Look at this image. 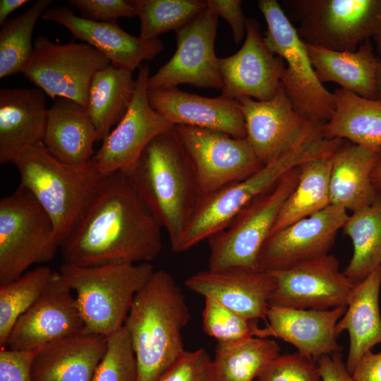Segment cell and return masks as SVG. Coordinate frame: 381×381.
I'll use <instances>...</instances> for the list:
<instances>
[{"label": "cell", "mask_w": 381, "mask_h": 381, "mask_svg": "<svg viewBox=\"0 0 381 381\" xmlns=\"http://www.w3.org/2000/svg\"><path fill=\"white\" fill-rule=\"evenodd\" d=\"M41 347L32 350H0V381H32L31 369Z\"/></svg>", "instance_id": "43"}, {"label": "cell", "mask_w": 381, "mask_h": 381, "mask_svg": "<svg viewBox=\"0 0 381 381\" xmlns=\"http://www.w3.org/2000/svg\"><path fill=\"white\" fill-rule=\"evenodd\" d=\"M299 166L245 206L222 231L211 236L209 270L258 269L261 248L271 234L280 210L298 181Z\"/></svg>", "instance_id": "10"}, {"label": "cell", "mask_w": 381, "mask_h": 381, "mask_svg": "<svg viewBox=\"0 0 381 381\" xmlns=\"http://www.w3.org/2000/svg\"><path fill=\"white\" fill-rule=\"evenodd\" d=\"M33 46L24 77L52 99L68 98L87 109L92 79L109 60L86 43L58 44L40 35Z\"/></svg>", "instance_id": "11"}, {"label": "cell", "mask_w": 381, "mask_h": 381, "mask_svg": "<svg viewBox=\"0 0 381 381\" xmlns=\"http://www.w3.org/2000/svg\"><path fill=\"white\" fill-rule=\"evenodd\" d=\"M377 95L381 99V59H380L377 71Z\"/></svg>", "instance_id": "49"}, {"label": "cell", "mask_w": 381, "mask_h": 381, "mask_svg": "<svg viewBox=\"0 0 381 381\" xmlns=\"http://www.w3.org/2000/svg\"><path fill=\"white\" fill-rule=\"evenodd\" d=\"M212 359L203 348L186 352L159 381H214Z\"/></svg>", "instance_id": "41"}, {"label": "cell", "mask_w": 381, "mask_h": 381, "mask_svg": "<svg viewBox=\"0 0 381 381\" xmlns=\"http://www.w3.org/2000/svg\"><path fill=\"white\" fill-rule=\"evenodd\" d=\"M285 4L306 44L355 52L373 40L381 57V0H291Z\"/></svg>", "instance_id": "7"}, {"label": "cell", "mask_w": 381, "mask_h": 381, "mask_svg": "<svg viewBox=\"0 0 381 381\" xmlns=\"http://www.w3.org/2000/svg\"><path fill=\"white\" fill-rule=\"evenodd\" d=\"M176 128L193 162L201 198L249 177L264 165L246 138L189 126Z\"/></svg>", "instance_id": "12"}, {"label": "cell", "mask_w": 381, "mask_h": 381, "mask_svg": "<svg viewBox=\"0 0 381 381\" xmlns=\"http://www.w3.org/2000/svg\"><path fill=\"white\" fill-rule=\"evenodd\" d=\"M68 4L79 10L83 18L96 22L116 21L119 18L136 16L133 1L69 0Z\"/></svg>", "instance_id": "42"}, {"label": "cell", "mask_w": 381, "mask_h": 381, "mask_svg": "<svg viewBox=\"0 0 381 381\" xmlns=\"http://www.w3.org/2000/svg\"><path fill=\"white\" fill-rule=\"evenodd\" d=\"M258 6L267 25L265 44L285 62L281 83L295 110L310 122L326 123L335 108L333 93L318 80L306 42L277 0H259Z\"/></svg>", "instance_id": "8"}, {"label": "cell", "mask_w": 381, "mask_h": 381, "mask_svg": "<svg viewBox=\"0 0 381 381\" xmlns=\"http://www.w3.org/2000/svg\"><path fill=\"white\" fill-rule=\"evenodd\" d=\"M334 151L310 159L299 166L297 185L284 202L270 235L331 205L329 180Z\"/></svg>", "instance_id": "32"}, {"label": "cell", "mask_w": 381, "mask_h": 381, "mask_svg": "<svg viewBox=\"0 0 381 381\" xmlns=\"http://www.w3.org/2000/svg\"><path fill=\"white\" fill-rule=\"evenodd\" d=\"M274 281L269 305L327 310L347 306L355 284L339 270L332 254L287 269L268 271Z\"/></svg>", "instance_id": "14"}, {"label": "cell", "mask_w": 381, "mask_h": 381, "mask_svg": "<svg viewBox=\"0 0 381 381\" xmlns=\"http://www.w3.org/2000/svg\"><path fill=\"white\" fill-rule=\"evenodd\" d=\"M136 87L133 72L111 64L94 76L88 96L87 111L103 141L128 111Z\"/></svg>", "instance_id": "31"}, {"label": "cell", "mask_w": 381, "mask_h": 381, "mask_svg": "<svg viewBox=\"0 0 381 381\" xmlns=\"http://www.w3.org/2000/svg\"><path fill=\"white\" fill-rule=\"evenodd\" d=\"M30 2L28 0H1L0 1V25L8 20V16L23 5Z\"/></svg>", "instance_id": "47"}, {"label": "cell", "mask_w": 381, "mask_h": 381, "mask_svg": "<svg viewBox=\"0 0 381 381\" xmlns=\"http://www.w3.org/2000/svg\"><path fill=\"white\" fill-rule=\"evenodd\" d=\"M126 172L167 231L173 249L201 198L193 162L176 126L152 139Z\"/></svg>", "instance_id": "3"}, {"label": "cell", "mask_w": 381, "mask_h": 381, "mask_svg": "<svg viewBox=\"0 0 381 381\" xmlns=\"http://www.w3.org/2000/svg\"><path fill=\"white\" fill-rule=\"evenodd\" d=\"M147 96L150 106L175 126L207 128L246 138L244 116L236 99L206 97L177 87L148 90Z\"/></svg>", "instance_id": "23"}, {"label": "cell", "mask_w": 381, "mask_h": 381, "mask_svg": "<svg viewBox=\"0 0 381 381\" xmlns=\"http://www.w3.org/2000/svg\"><path fill=\"white\" fill-rule=\"evenodd\" d=\"M155 270L150 262L95 267L62 264L59 273L75 291L85 331L109 337L123 327L137 292Z\"/></svg>", "instance_id": "6"}, {"label": "cell", "mask_w": 381, "mask_h": 381, "mask_svg": "<svg viewBox=\"0 0 381 381\" xmlns=\"http://www.w3.org/2000/svg\"><path fill=\"white\" fill-rule=\"evenodd\" d=\"M8 162L19 172V186L28 190L51 217L61 246L104 177L93 158L83 164H68L42 143L12 155Z\"/></svg>", "instance_id": "4"}, {"label": "cell", "mask_w": 381, "mask_h": 381, "mask_svg": "<svg viewBox=\"0 0 381 381\" xmlns=\"http://www.w3.org/2000/svg\"><path fill=\"white\" fill-rule=\"evenodd\" d=\"M140 19V37L155 39L178 31L207 8L202 0H133Z\"/></svg>", "instance_id": "37"}, {"label": "cell", "mask_w": 381, "mask_h": 381, "mask_svg": "<svg viewBox=\"0 0 381 381\" xmlns=\"http://www.w3.org/2000/svg\"><path fill=\"white\" fill-rule=\"evenodd\" d=\"M329 140L313 133L258 171L202 198L174 252L186 251L226 228L255 197L276 183L286 173L310 159L331 150Z\"/></svg>", "instance_id": "5"}, {"label": "cell", "mask_w": 381, "mask_h": 381, "mask_svg": "<svg viewBox=\"0 0 381 381\" xmlns=\"http://www.w3.org/2000/svg\"><path fill=\"white\" fill-rule=\"evenodd\" d=\"M320 381H353L340 353L324 355L317 360Z\"/></svg>", "instance_id": "45"}, {"label": "cell", "mask_w": 381, "mask_h": 381, "mask_svg": "<svg viewBox=\"0 0 381 381\" xmlns=\"http://www.w3.org/2000/svg\"><path fill=\"white\" fill-rule=\"evenodd\" d=\"M246 128V139L265 165L316 131L322 124L303 118L294 109L283 85L267 101L236 99Z\"/></svg>", "instance_id": "16"}, {"label": "cell", "mask_w": 381, "mask_h": 381, "mask_svg": "<svg viewBox=\"0 0 381 381\" xmlns=\"http://www.w3.org/2000/svg\"><path fill=\"white\" fill-rule=\"evenodd\" d=\"M149 73L147 66L138 68L135 91L128 111L93 157L103 176L128 171L152 139L175 126L149 103Z\"/></svg>", "instance_id": "15"}, {"label": "cell", "mask_w": 381, "mask_h": 381, "mask_svg": "<svg viewBox=\"0 0 381 381\" xmlns=\"http://www.w3.org/2000/svg\"><path fill=\"white\" fill-rule=\"evenodd\" d=\"M380 286L381 264L354 285L347 308L337 325L339 335L346 330L349 336L346 366L351 375L361 356L381 344Z\"/></svg>", "instance_id": "29"}, {"label": "cell", "mask_w": 381, "mask_h": 381, "mask_svg": "<svg viewBox=\"0 0 381 381\" xmlns=\"http://www.w3.org/2000/svg\"><path fill=\"white\" fill-rule=\"evenodd\" d=\"M97 133L87 109L58 97L47 110L43 145L59 161L80 165L92 159Z\"/></svg>", "instance_id": "26"}, {"label": "cell", "mask_w": 381, "mask_h": 381, "mask_svg": "<svg viewBox=\"0 0 381 381\" xmlns=\"http://www.w3.org/2000/svg\"><path fill=\"white\" fill-rule=\"evenodd\" d=\"M317 362L301 354L279 355L260 373L258 381H320Z\"/></svg>", "instance_id": "40"}, {"label": "cell", "mask_w": 381, "mask_h": 381, "mask_svg": "<svg viewBox=\"0 0 381 381\" xmlns=\"http://www.w3.org/2000/svg\"><path fill=\"white\" fill-rule=\"evenodd\" d=\"M190 317L172 275L155 270L135 294L124 324L135 355L137 381H159L186 352L181 332Z\"/></svg>", "instance_id": "2"}, {"label": "cell", "mask_w": 381, "mask_h": 381, "mask_svg": "<svg viewBox=\"0 0 381 381\" xmlns=\"http://www.w3.org/2000/svg\"><path fill=\"white\" fill-rule=\"evenodd\" d=\"M254 381H258L257 380H254Z\"/></svg>", "instance_id": "50"}, {"label": "cell", "mask_w": 381, "mask_h": 381, "mask_svg": "<svg viewBox=\"0 0 381 381\" xmlns=\"http://www.w3.org/2000/svg\"><path fill=\"white\" fill-rule=\"evenodd\" d=\"M52 0H38L20 16L8 19L0 30V78L22 73L34 50L32 35Z\"/></svg>", "instance_id": "35"}, {"label": "cell", "mask_w": 381, "mask_h": 381, "mask_svg": "<svg viewBox=\"0 0 381 381\" xmlns=\"http://www.w3.org/2000/svg\"><path fill=\"white\" fill-rule=\"evenodd\" d=\"M335 108L320 126L327 140L340 139L375 152L381 150V99H368L341 88L333 92Z\"/></svg>", "instance_id": "30"}, {"label": "cell", "mask_w": 381, "mask_h": 381, "mask_svg": "<svg viewBox=\"0 0 381 381\" xmlns=\"http://www.w3.org/2000/svg\"><path fill=\"white\" fill-rule=\"evenodd\" d=\"M207 8L226 19L232 30L234 42L239 44L246 33V19L240 0H207Z\"/></svg>", "instance_id": "44"}, {"label": "cell", "mask_w": 381, "mask_h": 381, "mask_svg": "<svg viewBox=\"0 0 381 381\" xmlns=\"http://www.w3.org/2000/svg\"><path fill=\"white\" fill-rule=\"evenodd\" d=\"M377 152L342 140L332 157L330 204L355 212L371 204L378 191L372 181Z\"/></svg>", "instance_id": "28"}, {"label": "cell", "mask_w": 381, "mask_h": 381, "mask_svg": "<svg viewBox=\"0 0 381 381\" xmlns=\"http://www.w3.org/2000/svg\"><path fill=\"white\" fill-rule=\"evenodd\" d=\"M185 285L247 318L266 321L274 281L268 271L232 267L200 271L186 279Z\"/></svg>", "instance_id": "22"}, {"label": "cell", "mask_w": 381, "mask_h": 381, "mask_svg": "<svg viewBox=\"0 0 381 381\" xmlns=\"http://www.w3.org/2000/svg\"><path fill=\"white\" fill-rule=\"evenodd\" d=\"M138 368L130 334L123 325L108 337L106 352L92 381H137Z\"/></svg>", "instance_id": "39"}, {"label": "cell", "mask_w": 381, "mask_h": 381, "mask_svg": "<svg viewBox=\"0 0 381 381\" xmlns=\"http://www.w3.org/2000/svg\"><path fill=\"white\" fill-rule=\"evenodd\" d=\"M347 306L327 310L296 309L269 305L266 327L258 337H274L294 346L297 352L317 360L324 355L340 353L337 325Z\"/></svg>", "instance_id": "21"}, {"label": "cell", "mask_w": 381, "mask_h": 381, "mask_svg": "<svg viewBox=\"0 0 381 381\" xmlns=\"http://www.w3.org/2000/svg\"><path fill=\"white\" fill-rule=\"evenodd\" d=\"M107 341L84 331L42 346L32 365V381H92Z\"/></svg>", "instance_id": "24"}, {"label": "cell", "mask_w": 381, "mask_h": 381, "mask_svg": "<svg viewBox=\"0 0 381 381\" xmlns=\"http://www.w3.org/2000/svg\"><path fill=\"white\" fill-rule=\"evenodd\" d=\"M49 266L27 271L9 282L0 284V348L18 320L44 292L54 274Z\"/></svg>", "instance_id": "36"}, {"label": "cell", "mask_w": 381, "mask_h": 381, "mask_svg": "<svg viewBox=\"0 0 381 381\" xmlns=\"http://www.w3.org/2000/svg\"><path fill=\"white\" fill-rule=\"evenodd\" d=\"M47 110L45 93L37 87L1 89V164L25 148L43 143Z\"/></svg>", "instance_id": "25"}, {"label": "cell", "mask_w": 381, "mask_h": 381, "mask_svg": "<svg viewBox=\"0 0 381 381\" xmlns=\"http://www.w3.org/2000/svg\"><path fill=\"white\" fill-rule=\"evenodd\" d=\"M162 229L128 174L111 173L104 176L61 245L64 263L150 262L162 248Z\"/></svg>", "instance_id": "1"}, {"label": "cell", "mask_w": 381, "mask_h": 381, "mask_svg": "<svg viewBox=\"0 0 381 381\" xmlns=\"http://www.w3.org/2000/svg\"><path fill=\"white\" fill-rule=\"evenodd\" d=\"M42 18L66 28L74 39L88 44L105 56L114 66L133 71L143 61L154 59L163 49L159 38L130 35L116 21L96 22L75 15L68 7L48 8Z\"/></svg>", "instance_id": "20"}, {"label": "cell", "mask_w": 381, "mask_h": 381, "mask_svg": "<svg viewBox=\"0 0 381 381\" xmlns=\"http://www.w3.org/2000/svg\"><path fill=\"white\" fill-rule=\"evenodd\" d=\"M342 229L353 248L344 272L356 284L381 264V192L371 204L349 215Z\"/></svg>", "instance_id": "34"}, {"label": "cell", "mask_w": 381, "mask_h": 381, "mask_svg": "<svg viewBox=\"0 0 381 381\" xmlns=\"http://www.w3.org/2000/svg\"><path fill=\"white\" fill-rule=\"evenodd\" d=\"M371 178L376 190L381 192V150L377 154Z\"/></svg>", "instance_id": "48"}, {"label": "cell", "mask_w": 381, "mask_h": 381, "mask_svg": "<svg viewBox=\"0 0 381 381\" xmlns=\"http://www.w3.org/2000/svg\"><path fill=\"white\" fill-rule=\"evenodd\" d=\"M218 16L206 8L176 32L177 47L169 61L147 80L148 90L189 84L222 90L219 58L214 51Z\"/></svg>", "instance_id": "13"}, {"label": "cell", "mask_w": 381, "mask_h": 381, "mask_svg": "<svg viewBox=\"0 0 381 381\" xmlns=\"http://www.w3.org/2000/svg\"><path fill=\"white\" fill-rule=\"evenodd\" d=\"M222 77V96L249 97L258 101L272 99L280 84L285 62L267 46L260 25L246 19V39L234 54L219 58Z\"/></svg>", "instance_id": "19"}, {"label": "cell", "mask_w": 381, "mask_h": 381, "mask_svg": "<svg viewBox=\"0 0 381 381\" xmlns=\"http://www.w3.org/2000/svg\"><path fill=\"white\" fill-rule=\"evenodd\" d=\"M279 355V346L268 338L217 341L212 363L214 380L254 381Z\"/></svg>", "instance_id": "33"}, {"label": "cell", "mask_w": 381, "mask_h": 381, "mask_svg": "<svg viewBox=\"0 0 381 381\" xmlns=\"http://www.w3.org/2000/svg\"><path fill=\"white\" fill-rule=\"evenodd\" d=\"M353 381H381V352L365 353L357 363L353 373Z\"/></svg>", "instance_id": "46"}, {"label": "cell", "mask_w": 381, "mask_h": 381, "mask_svg": "<svg viewBox=\"0 0 381 381\" xmlns=\"http://www.w3.org/2000/svg\"><path fill=\"white\" fill-rule=\"evenodd\" d=\"M71 290L55 271L42 295L13 325L6 348L32 350L84 332V321Z\"/></svg>", "instance_id": "18"}, {"label": "cell", "mask_w": 381, "mask_h": 381, "mask_svg": "<svg viewBox=\"0 0 381 381\" xmlns=\"http://www.w3.org/2000/svg\"><path fill=\"white\" fill-rule=\"evenodd\" d=\"M59 248L51 217L28 190L19 186L1 198L0 284L51 261Z\"/></svg>", "instance_id": "9"}, {"label": "cell", "mask_w": 381, "mask_h": 381, "mask_svg": "<svg viewBox=\"0 0 381 381\" xmlns=\"http://www.w3.org/2000/svg\"><path fill=\"white\" fill-rule=\"evenodd\" d=\"M316 75L323 83L368 99H377V71L380 58L370 40L355 52H339L306 44Z\"/></svg>", "instance_id": "27"}, {"label": "cell", "mask_w": 381, "mask_h": 381, "mask_svg": "<svg viewBox=\"0 0 381 381\" xmlns=\"http://www.w3.org/2000/svg\"><path fill=\"white\" fill-rule=\"evenodd\" d=\"M257 322L224 306L212 298H205L203 330L218 342L257 337L260 329Z\"/></svg>", "instance_id": "38"}, {"label": "cell", "mask_w": 381, "mask_h": 381, "mask_svg": "<svg viewBox=\"0 0 381 381\" xmlns=\"http://www.w3.org/2000/svg\"><path fill=\"white\" fill-rule=\"evenodd\" d=\"M349 214L344 208L329 205L324 210L271 234L263 244L258 269L274 271L328 254L337 234Z\"/></svg>", "instance_id": "17"}]
</instances>
